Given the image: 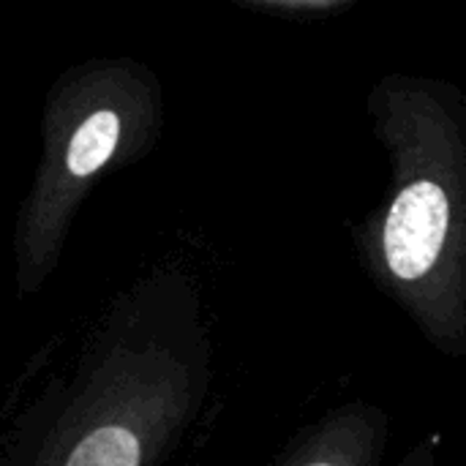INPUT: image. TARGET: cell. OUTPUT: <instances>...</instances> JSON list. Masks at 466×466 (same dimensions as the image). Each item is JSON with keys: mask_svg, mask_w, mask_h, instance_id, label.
<instances>
[{"mask_svg": "<svg viewBox=\"0 0 466 466\" xmlns=\"http://www.w3.org/2000/svg\"><path fill=\"white\" fill-rule=\"evenodd\" d=\"M210 388V350L177 306L128 303L79 350L30 466H164Z\"/></svg>", "mask_w": 466, "mask_h": 466, "instance_id": "1", "label": "cell"}, {"mask_svg": "<svg viewBox=\"0 0 466 466\" xmlns=\"http://www.w3.org/2000/svg\"><path fill=\"white\" fill-rule=\"evenodd\" d=\"M448 232L451 202L445 191L429 180L407 186L396 197L382 229V259L396 284L418 289L423 298L429 279L442 265Z\"/></svg>", "mask_w": 466, "mask_h": 466, "instance_id": "2", "label": "cell"}, {"mask_svg": "<svg viewBox=\"0 0 466 466\" xmlns=\"http://www.w3.org/2000/svg\"><path fill=\"white\" fill-rule=\"evenodd\" d=\"M388 434V415L377 404L350 401L309 426L276 466H380Z\"/></svg>", "mask_w": 466, "mask_h": 466, "instance_id": "3", "label": "cell"}, {"mask_svg": "<svg viewBox=\"0 0 466 466\" xmlns=\"http://www.w3.org/2000/svg\"><path fill=\"white\" fill-rule=\"evenodd\" d=\"M60 380H52L41 396H35L11 426L0 431V466H30L35 448L41 442V434L52 418V410L57 404Z\"/></svg>", "mask_w": 466, "mask_h": 466, "instance_id": "4", "label": "cell"}, {"mask_svg": "<svg viewBox=\"0 0 466 466\" xmlns=\"http://www.w3.org/2000/svg\"><path fill=\"white\" fill-rule=\"evenodd\" d=\"M117 134H120V120L115 112L101 109L96 115H90L74 134L71 145H68V169L79 177L96 172L98 167H104L109 161V156L115 153L117 145Z\"/></svg>", "mask_w": 466, "mask_h": 466, "instance_id": "5", "label": "cell"}, {"mask_svg": "<svg viewBox=\"0 0 466 466\" xmlns=\"http://www.w3.org/2000/svg\"><path fill=\"white\" fill-rule=\"evenodd\" d=\"M399 466H437V442L431 437L415 442Z\"/></svg>", "mask_w": 466, "mask_h": 466, "instance_id": "6", "label": "cell"}]
</instances>
